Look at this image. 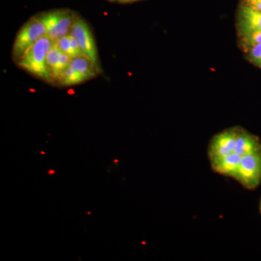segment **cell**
Segmentation results:
<instances>
[{"mask_svg":"<svg viewBox=\"0 0 261 261\" xmlns=\"http://www.w3.org/2000/svg\"><path fill=\"white\" fill-rule=\"evenodd\" d=\"M70 47H71L72 53H73V58L74 57L84 56L82 49H81L80 44H79L78 41L76 40L75 37L70 35Z\"/></svg>","mask_w":261,"mask_h":261,"instance_id":"9a60e30c","label":"cell"},{"mask_svg":"<svg viewBox=\"0 0 261 261\" xmlns=\"http://www.w3.org/2000/svg\"><path fill=\"white\" fill-rule=\"evenodd\" d=\"M242 158L243 156L233 152L219 161L211 163V167L215 172L227 177L234 178L241 162Z\"/></svg>","mask_w":261,"mask_h":261,"instance_id":"9c48e42d","label":"cell"},{"mask_svg":"<svg viewBox=\"0 0 261 261\" xmlns=\"http://www.w3.org/2000/svg\"><path fill=\"white\" fill-rule=\"evenodd\" d=\"M234 152L242 156L261 152V143L256 137L240 128Z\"/></svg>","mask_w":261,"mask_h":261,"instance_id":"30bf717a","label":"cell"},{"mask_svg":"<svg viewBox=\"0 0 261 261\" xmlns=\"http://www.w3.org/2000/svg\"><path fill=\"white\" fill-rule=\"evenodd\" d=\"M260 212H261V201H260Z\"/></svg>","mask_w":261,"mask_h":261,"instance_id":"d6986e66","label":"cell"},{"mask_svg":"<svg viewBox=\"0 0 261 261\" xmlns=\"http://www.w3.org/2000/svg\"><path fill=\"white\" fill-rule=\"evenodd\" d=\"M239 130L240 128H229L215 136L211 141L207 150L211 163L219 161L234 152Z\"/></svg>","mask_w":261,"mask_h":261,"instance_id":"52a82bcc","label":"cell"},{"mask_svg":"<svg viewBox=\"0 0 261 261\" xmlns=\"http://www.w3.org/2000/svg\"><path fill=\"white\" fill-rule=\"evenodd\" d=\"M243 41L247 45L252 46L261 43V31L243 36Z\"/></svg>","mask_w":261,"mask_h":261,"instance_id":"5bb4252c","label":"cell"},{"mask_svg":"<svg viewBox=\"0 0 261 261\" xmlns=\"http://www.w3.org/2000/svg\"><path fill=\"white\" fill-rule=\"evenodd\" d=\"M55 45L62 53L68 54V56L73 58V53H72L71 47H70V34L58 39V40L55 42Z\"/></svg>","mask_w":261,"mask_h":261,"instance_id":"7c38bea8","label":"cell"},{"mask_svg":"<svg viewBox=\"0 0 261 261\" xmlns=\"http://www.w3.org/2000/svg\"><path fill=\"white\" fill-rule=\"evenodd\" d=\"M138 1V0H115V2H119V3H132V2Z\"/></svg>","mask_w":261,"mask_h":261,"instance_id":"e0dca14e","label":"cell"},{"mask_svg":"<svg viewBox=\"0 0 261 261\" xmlns=\"http://www.w3.org/2000/svg\"><path fill=\"white\" fill-rule=\"evenodd\" d=\"M53 45L54 42L51 39L47 36L42 37L24 53L16 62L17 65L39 80L53 83L47 68V56Z\"/></svg>","mask_w":261,"mask_h":261,"instance_id":"6da1fadb","label":"cell"},{"mask_svg":"<svg viewBox=\"0 0 261 261\" xmlns=\"http://www.w3.org/2000/svg\"><path fill=\"white\" fill-rule=\"evenodd\" d=\"M61 53V51L56 47L54 42V45L49 51L47 56V68L48 73L53 80V83H57L59 79L58 69H59Z\"/></svg>","mask_w":261,"mask_h":261,"instance_id":"8fae6325","label":"cell"},{"mask_svg":"<svg viewBox=\"0 0 261 261\" xmlns=\"http://www.w3.org/2000/svg\"><path fill=\"white\" fill-rule=\"evenodd\" d=\"M99 73L93 62L87 57H74L71 58L69 65L62 73L57 84L63 87L76 85L92 80Z\"/></svg>","mask_w":261,"mask_h":261,"instance_id":"3957f363","label":"cell"},{"mask_svg":"<svg viewBox=\"0 0 261 261\" xmlns=\"http://www.w3.org/2000/svg\"><path fill=\"white\" fill-rule=\"evenodd\" d=\"M243 4L261 12V0H243Z\"/></svg>","mask_w":261,"mask_h":261,"instance_id":"2e32d148","label":"cell"},{"mask_svg":"<svg viewBox=\"0 0 261 261\" xmlns=\"http://www.w3.org/2000/svg\"><path fill=\"white\" fill-rule=\"evenodd\" d=\"M69 34L76 39L84 56L87 57L89 59L93 62L100 73L101 68L99 65L97 46L94 42L92 33L87 22L77 15L73 28Z\"/></svg>","mask_w":261,"mask_h":261,"instance_id":"8992f818","label":"cell"},{"mask_svg":"<svg viewBox=\"0 0 261 261\" xmlns=\"http://www.w3.org/2000/svg\"><path fill=\"white\" fill-rule=\"evenodd\" d=\"M249 57L255 64L261 66V43L251 46Z\"/></svg>","mask_w":261,"mask_h":261,"instance_id":"4fadbf2b","label":"cell"},{"mask_svg":"<svg viewBox=\"0 0 261 261\" xmlns=\"http://www.w3.org/2000/svg\"><path fill=\"white\" fill-rule=\"evenodd\" d=\"M239 27L243 37L261 31V12L243 4L239 12Z\"/></svg>","mask_w":261,"mask_h":261,"instance_id":"ba28073f","label":"cell"},{"mask_svg":"<svg viewBox=\"0 0 261 261\" xmlns=\"http://www.w3.org/2000/svg\"><path fill=\"white\" fill-rule=\"evenodd\" d=\"M110 1H113V2H115V0H110Z\"/></svg>","mask_w":261,"mask_h":261,"instance_id":"ac0fdd59","label":"cell"},{"mask_svg":"<svg viewBox=\"0 0 261 261\" xmlns=\"http://www.w3.org/2000/svg\"><path fill=\"white\" fill-rule=\"evenodd\" d=\"M47 36V27L39 15L29 19L20 28L13 44V61L16 63L27 49L37 41Z\"/></svg>","mask_w":261,"mask_h":261,"instance_id":"7a4b0ae2","label":"cell"},{"mask_svg":"<svg viewBox=\"0 0 261 261\" xmlns=\"http://www.w3.org/2000/svg\"><path fill=\"white\" fill-rule=\"evenodd\" d=\"M39 15L47 27V37L54 42L70 34L77 16L66 9L51 10Z\"/></svg>","mask_w":261,"mask_h":261,"instance_id":"277c9868","label":"cell"},{"mask_svg":"<svg viewBox=\"0 0 261 261\" xmlns=\"http://www.w3.org/2000/svg\"><path fill=\"white\" fill-rule=\"evenodd\" d=\"M233 178L248 190L256 188L261 182V152L243 156Z\"/></svg>","mask_w":261,"mask_h":261,"instance_id":"5b68a950","label":"cell"}]
</instances>
